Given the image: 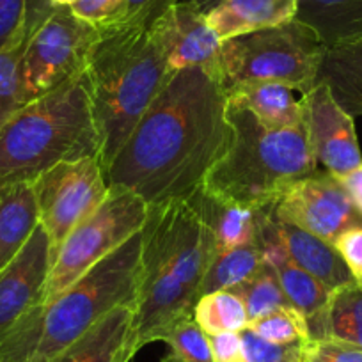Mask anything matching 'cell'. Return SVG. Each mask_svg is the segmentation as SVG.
<instances>
[{"label":"cell","mask_w":362,"mask_h":362,"mask_svg":"<svg viewBox=\"0 0 362 362\" xmlns=\"http://www.w3.org/2000/svg\"><path fill=\"white\" fill-rule=\"evenodd\" d=\"M228 93L201 68L176 71L105 169L148 206L190 199L231 142Z\"/></svg>","instance_id":"6da1fadb"},{"label":"cell","mask_w":362,"mask_h":362,"mask_svg":"<svg viewBox=\"0 0 362 362\" xmlns=\"http://www.w3.org/2000/svg\"><path fill=\"white\" fill-rule=\"evenodd\" d=\"M135 298L134 348L162 341L190 318L214 261L215 236L192 199L148 206Z\"/></svg>","instance_id":"7a4b0ae2"},{"label":"cell","mask_w":362,"mask_h":362,"mask_svg":"<svg viewBox=\"0 0 362 362\" xmlns=\"http://www.w3.org/2000/svg\"><path fill=\"white\" fill-rule=\"evenodd\" d=\"M142 235L96 263L64 291L37 305L0 339V362H48L121 305H134Z\"/></svg>","instance_id":"3957f363"},{"label":"cell","mask_w":362,"mask_h":362,"mask_svg":"<svg viewBox=\"0 0 362 362\" xmlns=\"http://www.w3.org/2000/svg\"><path fill=\"white\" fill-rule=\"evenodd\" d=\"M83 73L107 169L174 73L151 30L121 23L100 29Z\"/></svg>","instance_id":"277c9868"},{"label":"cell","mask_w":362,"mask_h":362,"mask_svg":"<svg viewBox=\"0 0 362 362\" xmlns=\"http://www.w3.org/2000/svg\"><path fill=\"white\" fill-rule=\"evenodd\" d=\"M228 117L231 142L201 187L208 196L242 206H268L293 183L318 170L304 123L267 128L242 102L229 96Z\"/></svg>","instance_id":"5b68a950"},{"label":"cell","mask_w":362,"mask_h":362,"mask_svg":"<svg viewBox=\"0 0 362 362\" xmlns=\"http://www.w3.org/2000/svg\"><path fill=\"white\" fill-rule=\"evenodd\" d=\"M100 156L86 73L25 103L0 130V189L34 183L61 162Z\"/></svg>","instance_id":"8992f818"},{"label":"cell","mask_w":362,"mask_h":362,"mask_svg":"<svg viewBox=\"0 0 362 362\" xmlns=\"http://www.w3.org/2000/svg\"><path fill=\"white\" fill-rule=\"evenodd\" d=\"M327 47L297 20L222 41L218 80L224 89L247 82H277L300 95L318 80Z\"/></svg>","instance_id":"52a82bcc"},{"label":"cell","mask_w":362,"mask_h":362,"mask_svg":"<svg viewBox=\"0 0 362 362\" xmlns=\"http://www.w3.org/2000/svg\"><path fill=\"white\" fill-rule=\"evenodd\" d=\"M146 218L148 204L141 197L130 190L110 189L100 208L83 218L54 252L43 304L137 235Z\"/></svg>","instance_id":"ba28073f"},{"label":"cell","mask_w":362,"mask_h":362,"mask_svg":"<svg viewBox=\"0 0 362 362\" xmlns=\"http://www.w3.org/2000/svg\"><path fill=\"white\" fill-rule=\"evenodd\" d=\"M98 36L100 29L78 18L71 8H54L27 41L20 61V98L23 105L80 75Z\"/></svg>","instance_id":"9c48e42d"},{"label":"cell","mask_w":362,"mask_h":362,"mask_svg":"<svg viewBox=\"0 0 362 362\" xmlns=\"http://www.w3.org/2000/svg\"><path fill=\"white\" fill-rule=\"evenodd\" d=\"M40 224L50 236L54 252L66 236L89 217L110 192L100 156L61 162L34 181Z\"/></svg>","instance_id":"30bf717a"},{"label":"cell","mask_w":362,"mask_h":362,"mask_svg":"<svg viewBox=\"0 0 362 362\" xmlns=\"http://www.w3.org/2000/svg\"><path fill=\"white\" fill-rule=\"evenodd\" d=\"M272 214L329 243L350 229L362 228V214L350 194L327 170H316L293 183L272 204Z\"/></svg>","instance_id":"8fae6325"},{"label":"cell","mask_w":362,"mask_h":362,"mask_svg":"<svg viewBox=\"0 0 362 362\" xmlns=\"http://www.w3.org/2000/svg\"><path fill=\"white\" fill-rule=\"evenodd\" d=\"M304 127L318 165L341 180L362 167L354 116L341 109L323 82L302 95Z\"/></svg>","instance_id":"7c38bea8"},{"label":"cell","mask_w":362,"mask_h":362,"mask_svg":"<svg viewBox=\"0 0 362 362\" xmlns=\"http://www.w3.org/2000/svg\"><path fill=\"white\" fill-rule=\"evenodd\" d=\"M173 73L201 68L218 78L222 41L194 0H181L149 27Z\"/></svg>","instance_id":"4fadbf2b"},{"label":"cell","mask_w":362,"mask_h":362,"mask_svg":"<svg viewBox=\"0 0 362 362\" xmlns=\"http://www.w3.org/2000/svg\"><path fill=\"white\" fill-rule=\"evenodd\" d=\"M52 261L54 245L40 224L11 263L0 270V339L43 304Z\"/></svg>","instance_id":"5bb4252c"},{"label":"cell","mask_w":362,"mask_h":362,"mask_svg":"<svg viewBox=\"0 0 362 362\" xmlns=\"http://www.w3.org/2000/svg\"><path fill=\"white\" fill-rule=\"evenodd\" d=\"M134 320V305H121L48 362H130L137 354Z\"/></svg>","instance_id":"9a60e30c"},{"label":"cell","mask_w":362,"mask_h":362,"mask_svg":"<svg viewBox=\"0 0 362 362\" xmlns=\"http://www.w3.org/2000/svg\"><path fill=\"white\" fill-rule=\"evenodd\" d=\"M261 243H263L264 261H268L276 270L290 304L305 316L308 325L318 322L329 305L332 291L327 290L320 281H316L311 274H308L288 256L272 226V208L261 231Z\"/></svg>","instance_id":"2e32d148"},{"label":"cell","mask_w":362,"mask_h":362,"mask_svg":"<svg viewBox=\"0 0 362 362\" xmlns=\"http://www.w3.org/2000/svg\"><path fill=\"white\" fill-rule=\"evenodd\" d=\"M272 226L288 256L316 281H320L327 290L334 291L355 281L334 243L325 242L297 226L279 221L274 217V214Z\"/></svg>","instance_id":"e0dca14e"},{"label":"cell","mask_w":362,"mask_h":362,"mask_svg":"<svg viewBox=\"0 0 362 362\" xmlns=\"http://www.w3.org/2000/svg\"><path fill=\"white\" fill-rule=\"evenodd\" d=\"M190 199L194 201L201 217L214 233L217 254L228 252L247 243L259 242L264 221L272 208V204L254 208L226 203L208 196L201 189Z\"/></svg>","instance_id":"ac0fdd59"},{"label":"cell","mask_w":362,"mask_h":362,"mask_svg":"<svg viewBox=\"0 0 362 362\" xmlns=\"http://www.w3.org/2000/svg\"><path fill=\"white\" fill-rule=\"evenodd\" d=\"M297 0H222L206 13L208 23L221 41L290 23Z\"/></svg>","instance_id":"d6986e66"},{"label":"cell","mask_w":362,"mask_h":362,"mask_svg":"<svg viewBox=\"0 0 362 362\" xmlns=\"http://www.w3.org/2000/svg\"><path fill=\"white\" fill-rule=\"evenodd\" d=\"M229 98L242 102L267 128H293L304 123V103L297 90L277 82H247L226 90Z\"/></svg>","instance_id":"ffe728a7"},{"label":"cell","mask_w":362,"mask_h":362,"mask_svg":"<svg viewBox=\"0 0 362 362\" xmlns=\"http://www.w3.org/2000/svg\"><path fill=\"white\" fill-rule=\"evenodd\" d=\"M295 20L327 48L362 37V0H297Z\"/></svg>","instance_id":"44dd1931"},{"label":"cell","mask_w":362,"mask_h":362,"mask_svg":"<svg viewBox=\"0 0 362 362\" xmlns=\"http://www.w3.org/2000/svg\"><path fill=\"white\" fill-rule=\"evenodd\" d=\"M40 226L34 183L0 189V270L23 249Z\"/></svg>","instance_id":"7402d4cb"},{"label":"cell","mask_w":362,"mask_h":362,"mask_svg":"<svg viewBox=\"0 0 362 362\" xmlns=\"http://www.w3.org/2000/svg\"><path fill=\"white\" fill-rule=\"evenodd\" d=\"M350 116H362V37L325 50L318 80Z\"/></svg>","instance_id":"603a6c76"},{"label":"cell","mask_w":362,"mask_h":362,"mask_svg":"<svg viewBox=\"0 0 362 362\" xmlns=\"http://www.w3.org/2000/svg\"><path fill=\"white\" fill-rule=\"evenodd\" d=\"M346 341L362 348V284L357 281L337 288L318 322L309 325V339Z\"/></svg>","instance_id":"cb8c5ba5"},{"label":"cell","mask_w":362,"mask_h":362,"mask_svg":"<svg viewBox=\"0 0 362 362\" xmlns=\"http://www.w3.org/2000/svg\"><path fill=\"white\" fill-rule=\"evenodd\" d=\"M264 263L263 243L254 242L247 245L236 247L228 252L215 254L203 284H201L199 297L214 291L231 290L238 286L250 276H254Z\"/></svg>","instance_id":"d4e9b609"},{"label":"cell","mask_w":362,"mask_h":362,"mask_svg":"<svg viewBox=\"0 0 362 362\" xmlns=\"http://www.w3.org/2000/svg\"><path fill=\"white\" fill-rule=\"evenodd\" d=\"M192 316L208 336L242 332L249 325L245 305L229 290L214 291L197 298Z\"/></svg>","instance_id":"484cf974"},{"label":"cell","mask_w":362,"mask_h":362,"mask_svg":"<svg viewBox=\"0 0 362 362\" xmlns=\"http://www.w3.org/2000/svg\"><path fill=\"white\" fill-rule=\"evenodd\" d=\"M229 291H233L243 302L249 322L261 318L268 313L277 311V309L293 308L281 286L276 270L268 261H264L263 267L254 276H250L249 279L231 288Z\"/></svg>","instance_id":"4316f807"},{"label":"cell","mask_w":362,"mask_h":362,"mask_svg":"<svg viewBox=\"0 0 362 362\" xmlns=\"http://www.w3.org/2000/svg\"><path fill=\"white\" fill-rule=\"evenodd\" d=\"M54 11L50 0H0V50L22 36H33Z\"/></svg>","instance_id":"83f0119b"},{"label":"cell","mask_w":362,"mask_h":362,"mask_svg":"<svg viewBox=\"0 0 362 362\" xmlns=\"http://www.w3.org/2000/svg\"><path fill=\"white\" fill-rule=\"evenodd\" d=\"M162 341L169 348L163 362H215L210 337L194 316L176 323Z\"/></svg>","instance_id":"f1b7e54d"},{"label":"cell","mask_w":362,"mask_h":362,"mask_svg":"<svg viewBox=\"0 0 362 362\" xmlns=\"http://www.w3.org/2000/svg\"><path fill=\"white\" fill-rule=\"evenodd\" d=\"M29 36H22L0 50V130L23 103L20 98V61Z\"/></svg>","instance_id":"f546056e"},{"label":"cell","mask_w":362,"mask_h":362,"mask_svg":"<svg viewBox=\"0 0 362 362\" xmlns=\"http://www.w3.org/2000/svg\"><path fill=\"white\" fill-rule=\"evenodd\" d=\"M247 329L276 344L305 343L309 339L308 320L295 308H283L249 322Z\"/></svg>","instance_id":"4dcf8cb0"},{"label":"cell","mask_w":362,"mask_h":362,"mask_svg":"<svg viewBox=\"0 0 362 362\" xmlns=\"http://www.w3.org/2000/svg\"><path fill=\"white\" fill-rule=\"evenodd\" d=\"M245 362H302V344H276L263 339L250 329L242 332Z\"/></svg>","instance_id":"1f68e13d"},{"label":"cell","mask_w":362,"mask_h":362,"mask_svg":"<svg viewBox=\"0 0 362 362\" xmlns=\"http://www.w3.org/2000/svg\"><path fill=\"white\" fill-rule=\"evenodd\" d=\"M302 362H362V348L332 337L308 339L302 344Z\"/></svg>","instance_id":"d6a6232c"},{"label":"cell","mask_w":362,"mask_h":362,"mask_svg":"<svg viewBox=\"0 0 362 362\" xmlns=\"http://www.w3.org/2000/svg\"><path fill=\"white\" fill-rule=\"evenodd\" d=\"M127 4L128 0H78L71 6V11L96 29H105L121 23Z\"/></svg>","instance_id":"836d02e7"},{"label":"cell","mask_w":362,"mask_h":362,"mask_svg":"<svg viewBox=\"0 0 362 362\" xmlns=\"http://www.w3.org/2000/svg\"><path fill=\"white\" fill-rule=\"evenodd\" d=\"M177 2L181 0H128L127 13L121 20V25L149 29Z\"/></svg>","instance_id":"e575fe53"},{"label":"cell","mask_w":362,"mask_h":362,"mask_svg":"<svg viewBox=\"0 0 362 362\" xmlns=\"http://www.w3.org/2000/svg\"><path fill=\"white\" fill-rule=\"evenodd\" d=\"M334 247H336L337 252L341 254L343 261L346 263L354 279L362 284V228H355L343 233L334 242Z\"/></svg>","instance_id":"d590c367"},{"label":"cell","mask_w":362,"mask_h":362,"mask_svg":"<svg viewBox=\"0 0 362 362\" xmlns=\"http://www.w3.org/2000/svg\"><path fill=\"white\" fill-rule=\"evenodd\" d=\"M210 337L215 362H245L243 341L240 332H224Z\"/></svg>","instance_id":"8d00e7d4"},{"label":"cell","mask_w":362,"mask_h":362,"mask_svg":"<svg viewBox=\"0 0 362 362\" xmlns=\"http://www.w3.org/2000/svg\"><path fill=\"white\" fill-rule=\"evenodd\" d=\"M341 183L346 189V192L350 194L351 201L357 206V210L362 214V167H358L354 173L346 174L344 177H341Z\"/></svg>","instance_id":"74e56055"},{"label":"cell","mask_w":362,"mask_h":362,"mask_svg":"<svg viewBox=\"0 0 362 362\" xmlns=\"http://www.w3.org/2000/svg\"><path fill=\"white\" fill-rule=\"evenodd\" d=\"M194 2H196V4L199 6L204 13H208L210 9H214L218 2H222V0H194Z\"/></svg>","instance_id":"f35d334b"},{"label":"cell","mask_w":362,"mask_h":362,"mask_svg":"<svg viewBox=\"0 0 362 362\" xmlns=\"http://www.w3.org/2000/svg\"><path fill=\"white\" fill-rule=\"evenodd\" d=\"M54 8H71L78 0H50Z\"/></svg>","instance_id":"ab89813d"}]
</instances>
